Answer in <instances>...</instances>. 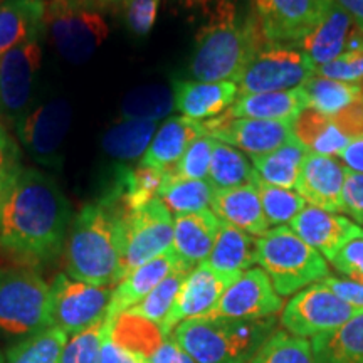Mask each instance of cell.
<instances>
[{
    "instance_id": "603a6c76",
    "label": "cell",
    "mask_w": 363,
    "mask_h": 363,
    "mask_svg": "<svg viewBox=\"0 0 363 363\" xmlns=\"http://www.w3.org/2000/svg\"><path fill=\"white\" fill-rule=\"evenodd\" d=\"M211 211L222 222L238 227L252 238H261L269 230L256 184L233 189H216Z\"/></svg>"
},
{
    "instance_id": "f907efd6",
    "label": "cell",
    "mask_w": 363,
    "mask_h": 363,
    "mask_svg": "<svg viewBox=\"0 0 363 363\" xmlns=\"http://www.w3.org/2000/svg\"><path fill=\"white\" fill-rule=\"evenodd\" d=\"M331 120H333L337 128L348 140H355L363 136V94H360L350 106L337 113Z\"/></svg>"
},
{
    "instance_id": "bcb514c9",
    "label": "cell",
    "mask_w": 363,
    "mask_h": 363,
    "mask_svg": "<svg viewBox=\"0 0 363 363\" xmlns=\"http://www.w3.org/2000/svg\"><path fill=\"white\" fill-rule=\"evenodd\" d=\"M316 74L343 83H360L363 81V51L343 52L328 65L318 66Z\"/></svg>"
},
{
    "instance_id": "d4e9b609",
    "label": "cell",
    "mask_w": 363,
    "mask_h": 363,
    "mask_svg": "<svg viewBox=\"0 0 363 363\" xmlns=\"http://www.w3.org/2000/svg\"><path fill=\"white\" fill-rule=\"evenodd\" d=\"M44 17V0H0V54L39 39Z\"/></svg>"
},
{
    "instance_id": "8d00e7d4",
    "label": "cell",
    "mask_w": 363,
    "mask_h": 363,
    "mask_svg": "<svg viewBox=\"0 0 363 363\" xmlns=\"http://www.w3.org/2000/svg\"><path fill=\"white\" fill-rule=\"evenodd\" d=\"M308 98V108L333 118L362 94L360 83H343L315 74L301 86Z\"/></svg>"
},
{
    "instance_id": "f1b7e54d",
    "label": "cell",
    "mask_w": 363,
    "mask_h": 363,
    "mask_svg": "<svg viewBox=\"0 0 363 363\" xmlns=\"http://www.w3.org/2000/svg\"><path fill=\"white\" fill-rule=\"evenodd\" d=\"M113 343L142 363H148L167 338L162 328L152 321L136 316L133 313H121L111 323Z\"/></svg>"
},
{
    "instance_id": "9a60e30c",
    "label": "cell",
    "mask_w": 363,
    "mask_h": 363,
    "mask_svg": "<svg viewBox=\"0 0 363 363\" xmlns=\"http://www.w3.org/2000/svg\"><path fill=\"white\" fill-rule=\"evenodd\" d=\"M203 133L217 142L242 150L251 157H261L283 147L294 138L293 125L284 121L252 120V118H234L229 111L207 120Z\"/></svg>"
},
{
    "instance_id": "e575fe53",
    "label": "cell",
    "mask_w": 363,
    "mask_h": 363,
    "mask_svg": "<svg viewBox=\"0 0 363 363\" xmlns=\"http://www.w3.org/2000/svg\"><path fill=\"white\" fill-rule=\"evenodd\" d=\"M175 110L174 89L165 84H147L131 89L123 98L120 115L123 120L160 121Z\"/></svg>"
},
{
    "instance_id": "f35d334b",
    "label": "cell",
    "mask_w": 363,
    "mask_h": 363,
    "mask_svg": "<svg viewBox=\"0 0 363 363\" xmlns=\"http://www.w3.org/2000/svg\"><path fill=\"white\" fill-rule=\"evenodd\" d=\"M67 335L56 326L29 335L7 352L6 363H59Z\"/></svg>"
},
{
    "instance_id": "c3c4849f",
    "label": "cell",
    "mask_w": 363,
    "mask_h": 363,
    "mask_svg": "<svg viewBox=\"0 0 363 363\" xmlns=\"http://www.w3.org/2000/svg\"><path fill=\"white\" fill-rule=\"evenodd\" d=\"M335 269L350 281L363 283V238L353 239L331 259Z\"/></svg>"
},
{
    "instance_id": "ffe728a7",
    "label": "cell",
    "mask_w": 363,
    "mask_h": 363,
    "mask_svg": "<svg viewBox=\"0 0 363 363\" xmlns=\"http://www.w3.org/2000/svg\"><path fill=\"white\" fill-rule=\"evenodd\" d=\"M353 27H355V21L352 19L350 13L345 12L335 0H331L321 19L305 35L299 45L315 67L328 65L333 59L347 52Z\"/></svg>"
},
{
    "instance_id": "11a10c76",
    "label": "cell",
    "mask_w": 363,
    "mask_h": 363,
    "mask_svg": "<svg viewBox=\"0 0 363 363\" xmlns=\"http://www.w3.org/2000/svg\"><path fill=\"white\" fill-rule=\"evenodd\" d=\"M110 331H108L106 337L103 340L99 363H142L140 360H136L135 357H131L130 353H126L123 348H120L118 345L113 343Z\"/></svg>"
},
{
    "instance_id": "ba28073f",
    "label": "cell",
    "mask_w": 363,
    "mask_h": 363,
    "mask_svg": "<svg viewBox=\"0 0 363 363\" xmlns=\"http://www.w3.org/2000/svg\"><path fill=\"white\" fill-rule=\"evenodd\" d=\"M316 74V67L293 45L267 43L240 72L238 96L301 88Z\"/></svg>"
},
{
    "instance_id": "836d02e7",
    "label": "cell",
    "mask_w": 363,
    "mask_h": 363,
    "mask_svg": "<svg viewBox=\"0 0 363 363\" xmlns=\"http://www.w3.org/2000/svg\"><path fill=\"white\" fill-rule=\"evenodd\" d=\"M158 130V121L121 120L103 135L101 147L108 157L135 162L147 152Z\"/></svg>"
},
{
    "instance_id": "2e32d148",
    "label": "cell",
    "mask_w": 363,
    "mask_h": 363,
    "mask_svg": "<svg viewBox=\"0 0 363 363\" xmlns=\"http://www.w3.org/2000/svg\"><path fill=\"white\" fill-rule=\"evenodd\" d=\"M283 308V298L272 288L271 279L259 267H251L238 276L222 294L214 310L201 318L227 320H262Z\"/></svg>"
},
{
    "instance_id": "680465c9",
    "label": "cell",
    "mask_w": 363,
    "mask_h": 363,
    "mask_svg": "<svg viewBox=\"0 0 363 363\" xmlns=\"http://www.w3.org/2000/svg\"><path fill=\"white\" fill-rule=\"evenodd\" d=\"M78 2L84 4V6L93 7V9H104V7H111V6H118V4H123L125 0H78Z\"/></svg>"
},
{
    "instance_id": "681fc988",
    "label": "cell",
    "mask_w": 363,
    "mask_h": 363,
    "mask_svg": "<svg viewBox=\"0 0 363 363\" xmlns=\"http://www.w3.org/2000/svg\"><path fill=\"white\" fill-rule=\"evenodd\" d=\"M343 212L363 224V174L347 170L343 185Z\"/></svg>"
},
{
    "instance_id": "ab89813d",
    "label": "cell",
    "mask_w": 363,
    "mask_h": 363,
    "mask_svg": "<svg viewBox=\"0 0 363 363\" xmlns=\"http://www.w3.org/2000/svg\"><path fill=\"white\" fill-rule=\"evenodd\" d=\"M190 271H192V267L185 264L177 267V269L172 271L147 298L142 299L138 305L130 308L128 313H133L136 316H142L145 320L160 326L163 321H165L167 315L170 313L172 306H174L177 294L180 291V286L184 283V279L187 278Z\"/></svg>"
},
{
    "instance_id": "484cf974",
    "label": "cell",
    "mask_w": 363,
    "mask_h": 363,
    "mask_svg": "<svg viewBox=\"0 0 363 363\" xmlns=\"http://www.w3.org/2000/svg\"><path fill=\"white\" fill-rule=\"evenodd\" d=\"M203 135L206 133L201 121L185 116H172L157 130L140 163L169 172L180 160L190 143Z\"/></svg>"
},
{
    "instance_id": "94428289",
    "label": "cell",
    "mask_w": 363,
    "mask_h": 363,
    "mask_svg": "<svg viewBox=\"0 0 363 363\" xmlns=\"http://www.w3.org/2000/svg\"><path fill=\"white\" fill-rule=\"evenodd\" d=\"M360 88H362V94H363V81H360Z\"/></svg>"
},
{
    "instance_id": "6da1fadb",
    "label": "cell",
    "mask_w": 363,
    "mask_h": 363,
    "mask_svg": "<svg viewBox=\"0 0 363 363\" xmlns=\"http://www.w3.org/2000/svg\"><path fill=\"white\" fill-rule=\"evenodd\" d=\"M69 224V201L44 172L22 169L0 195V246L22 259H54L65 247Z\"/></svg>"
},
{
    "instance_id": "60d3db41",
    "label": "cell",
    "mask_w": 363,
    "mask_h": 363,
    "mask_svg": "<svg viewBox=\"0 0 363 363\" xmlns=\"http://www.w3.org/2000/svg\"><path fill=\"white\" fill-rule=\"evenodd\" d=\"M249 363H315V357L308 340L274 331Z\"/></svg>"
},
{
    "instance_id": "6f0895ef",
    "label": "cell",
    "mask_w": 363,
    "mask_h": 363,
    "mask_svg": "<svg viewBox=\"0 0 363 363\" xmlns=\"http://www.w3.org/2000/svg\"><path fill=\"white\" fill-rule=\"evenodd\" d=\"M347 51H363V27L357 26L353 27V33L348 40Z\"/></svg>"
},
{
    "instance_id": "ee69618b",
    "label": "cell",
    "mask_w": 363,
    "mask_h": 363,
    "mask_svg": "<svg viewBox=\"0 0 363 363\" xmlns=\"http://www.w3.org/2000/svg\"><path fill=\"white\" fill-rule=\"evenodd\" d=\"M212 148H214V138L211 136L203 135L194 140L180 160L167 172L169 180H207Z\"/></svg>"
},
{
    "instance_id": "ac0fdd59",
    "label": "cell",
    "mask_w": 363,
    "mask_h": 363,
    "mask_svg": "<svg viewBox=\"0 0 363 363\" xmlns=\"http://www.w3.org/2000/svg\"><path fill=\"white\" fill-rule=\"evenodd\" d=\"M289 229L330 262L350 240L363 238L357 222L313 206L303 208L289 222Z\"/></svg>"
},
{
    "instance_id": "7bdbcfd3",
    "label": "cell",
    "mask_w": 363,
    "mask_h": 363,
    "mask_svg": "<svg viewBox=\"0 0 363 363\" xmlns=\"http://www.w3.org/2000/svg\"><path fill=\"white\" fill-rule=\"evenodd\" d=\"M111 323L113 318L106 315L89 328L67 337L59 363H99L103 340L111 330Z\"/></svg>"
},
{
    "instance_id": "b9f144b4",
    "label": "cell",
    "mask_w": 363,
    "mask_h": 363,
    "mask_svg": "<svg viewBox=\"0 0 363 363\" xmlns=\"http://www.w3.org/2000/svg\"><path fill=\"white\" fill-rule=\"evenodd\" d=\"M256 187L269 227L289 224L306 207V201L296 190L274 187L261 180H256Z\"/></svg>"
},
{
    "instance_id": "8992f818",
    "label": "cell",
    "mask_w": 363,
    "mask_h": 363,
    "mask_svg": "<svg viewBox=\"0 0 363 363\" xmlns=\"http://www.w3.org/2000/svg\"><path fill=\"white\" fill-rule=\"evenodd\" d=\"M51 326V286L29 269H0V333L29 337Z\"/></svg>"
},
{
    "instance_id": "7dc6e473",
    "label": "cell",
    "mask_w": 363,
    "mask_h": 363,
    "mask_svg": "<svg viewBox=\"0 0 363 363\" xmlns=\"http://www.w3.org/2000/svg\"><path fill=\"white\" fill-rule=\"evenodd\" d=\"M21 172V150L7 130L0 126V195L11 187Z\"/></svg>"
},
{
    "instance_id": "4316f807",
    "label": "cell",
    "mask_w": 363,
    "mask_h": 363,
    "mask_svg": "<svg viewBox=\"0 0 363 363\" xmlns=\"http://www.w3.org/2000/svg\"><path fill=\"white\" fill-rule=\"evenodd\" d=\"M308 108V98L303 88L274 91V93H257L247 96H238L229 115L234 118H252V120L284 121L294 123V120Z\"/></svg>"
},
{
    "instance_id": "74e56055",
    "label": "cell",
    "mask_w": 363,
    "mask_h": 363,
    "mask_svg": "<svg viewBox=\"0 0 363 363\" xmlns=\"http://www.w3.org/2000/svg\"><path fill=\"white\" fill-rule=\"evenodd\" d=\"M216 187L208 180H169L167 179L158 201L169 208L170 214L184 216L201 212L211 207Z\"/></svg>"
},
{
    "instance_id": "7c38bea8",
    "label": "cell",
    "mask_w": 363,
    "mask_h": 363,
    "mask_svg": "<svg viewBox=\"0 0 363 363\" xmlns=\"http://www.w3.org/2000/svg\"><path fill=\"white\" fill-rule=\"evenodd\" d=\"M174 244V219L158 199H153L126 217L123 278L172 249Z\"/></svg>"
},
{
    "instance_id": "30bf717a",
    "label": "cell",
    "mask_w": 363,
    "mask_h": 363,
    "mask_svg": "<svg viewBox=\"0 0 363 363\" xmlns=\"http://www.w3.org/2000/svg\"><path fill=\"white\" fill-rule=\"evenodd\" d=\"M113 288L94 286L57 274L51 284V326L67 337L89 328L108 315Z\"/></svg>"
},
{
    "instance_id": "9f6ffc18",
    "label": "cell",
    "mask_w": 363,
    "mask_h": 363,
    "mask_svg": "<svg viewBox=\"0 0 363 363\" xmlns=\"http://www.w3.org/2000/svg\"><path fill=\"white\" fill-rule=\"evenodd\" d=\"M345 12L350 13L357 26L363 27V0H335Z\"/></svg>"
},
{
    "instance_id": "7a4b0ae2",
    "label": "cell",
    "mask_w": 363,
    "mask_h": 363,
    "mask_svg": "<svg viewBox=\"0 0 363 363\" xmlns=\"http://www.w3.org/2000/svg\"><path fill=\"white\" fill-rule=\"evenodd\" d=\"M128 214L120 199L108 195L81 208L66 238L67 276L104 288L123 279Z\"/></svg>"
},
{
    "instance_id": "e0dca14e",
    "label": "cell",
    "mask_w": 363,
    "mask_h": 363,
    "mask_svg": "<svg viewBox=\"0 0 363 363\" xmlns=\"http://www.w3.org/2000/svg\"><path fill=\"white\" fill-rule=\"evenodd\" d=\"M238 276L222 274L208 267L206 262L195 266L182 283L174 306L160 325L163 335L170 337L182 321L194 320V318L206 316L207 313H211L225 289Z\"/></svg>"
},
{
    "instance_id": "4dcf8cb0",
    "label": "cell",
    "mask_w": 363,
    "mask_h": 363,
    "mask_svg": "<svg viewBox=\"0 0 363 363\" xmlns=\"http://www.w3.org/2000/svg\"><path fill=\"white\" fill-rule=\"evenodd\" d=\"M315 363H363V311L338 330L311 340Z\"/></svg>"
},
{
    "instance_id": "3957f363",
    "label": "cell",
    "mask_w": 363,
    "mask_h": 363,
    "mask_svg": "<svg viewBox=\"0 0 363 363\" xmlns=\"http://www.w3.org/2000/svg\"><path fill=\"white\" fill-rule=\"evenodd\" d=\"M207 21L195 35L189 72L194 81H238L249 61L267 44L254 16L239 21L233 0H206Z\"/></svg>"
},
{
    "instance_id": "9c48e42d",
    "label": "cell",
    "mask_w": 363,
    "mask_h": 363,
    "mask_svg": "<svg viewBox=\"0 0 363 363\" xmlns=\"http://www.w3.org/2000/svg\"><path fill=\"white\" fill-rule=\"evenodd\" d=\"M358 313L362 311L340 299L325 284L316 283L289 299L281 315V323L288 333L306 340L338 330Z\"/></svg>"
},
{
    "instance_id": "44dd1931",
    "label": "cell",
    "mask_w": 363,
    "mask_h": 363,
    "mask_svg": "<svg viewBox=\"0 0 363 363\" xmlns=\"http://www.w3.org/2000/svg\"><path fill=\"white\" fill-rule=\"evenodd\" d=\"M175 110L185 118L202 121L225 113L238 99V84L234 81H175Z\"/></svg>"
},
{
    "instance_id": "277c9868",
    "label": "cell",
    "mask_w": 363,
    "mask_h": 363,
    "mask_svg": "<svg viewBox=\"0 0 363 363\" xmlns=\"http://www.w3.org/2000/svg\"><path fill=\"white\" fill-rule=\"evenodd\" d=\"M276 331V318H194L170 335L195 363H249Z\"/></svg>"
},
{
    "instance_id": "cb8c5ba5",
    "label": "cell",
    "mask_w": 363,
    "mask_h": 363,
    "mask_svg": "<svg viewBox=\"0 0 363 363\" xmlns=\"http://www.w3.org/2000/svg\"><path fill=\"white\" fill-rule=\"evenodd\" d=\"M220 219L211 208L174 219V251L190 267L202 264L211 254L219 234Z\"/></svg>"
},
{
    "instance_id": "d6986e66",
    "label": "cell",
    "mask_w": 363,
    "mask_h": 363,
    "mask_svg": "<svg viewBox=\"0 0 363 363\" xmlns=\"http://www.w3.org/2000/svg\"><path fill=\"white\" fill-rule=\"evenodd\" d=\"M345 174L347 169L337 158L308 153L294 190L310 206L340 214L343 212Z\"/></svg>"
},
{
    "instance_id": "5b68a950",
    "label": "cell",
    "mask_w": 363,
    "mask_h": 363,
    "mask_svg": "<svg viewBox=\"0 0 363 363\" xmlns=\"http://www.w3.org/2000/svg\"><path fill=\"white\" fill-rule=\"evenodd\" d=\"M256 257L281 298L330 276L325 257L286 225L269 229L256 239Z\"/></svg>"
},
{
    "instance_id": "5bb4252c",
    "label": "cell",
    "mask_w": 363,
    "mask_h": 363,
    "mask_svg": "<svg viewBox=\"0 0 363 363\" xmlns=\"http://www.w3.org/2000/svg\"><path fill=\"white\" fill-rule=\"evenodd\" d=\"M331 0H252L254 17L269 44L296 45L305 39Z\"/></svg>"
},
{
    "instance_id": "816d5d0a",
    "label": "cell",
    "mask_w": 363,
    "mask_h": 363,
    "mask_svg": "<svg viewBox=\"0 0 363 363\" xmlns=\"http://www.w3.org/2000/svg\"><path fill=\"white\" fill-rule=\"evenodd\" d=\"M326 288L331 289L340 299L345 303L357 308V310L363 311V283H355V281L335 278V276H328L323 281H320Z\"/></svg>"
},
{
    "instance_id": "8fae6325",
    "label": "cell",
    "mask_w": 363,
    "mask_h": 363,
    "mask_svg": "<svg viewBox=\"0 0 363 363\" xmlns=\"http://www.w3.org/2000/svg\"><path fill=\"white\" fill-rule=\"evenodd\" d=\"M71 120V104L66 99H51L22 115L16 123V131L35 162L56 167L61 162V148L69 133Z\"/></svg>"
},
{
    "instance_id": "f5cc1de1",
    "label": "cell",
    "mask_w": 363,
    "mask_h": 363,
    "mask_svg": "<svg viewBox=\"0 0 363 363\" xmlns=\"http://www.w3.org/2000/svg\"><path fill=\"white\" fill-rule=\"evenodd\" d=\"M148 363H195L192 358L189 357V353H185L182 348L177 345L174 338H167L165 342L158 350L153 353V357L150 358Z\"/></svg>"
},
{
    "instance_id": "1f68e13d",
    "label": "cell",
    "mask_w": 363,
    "mask_h": 363,
    "mask_svg": "<svg viewBox=\"0 0 363 363\" xmlns=\"http://www.w3.org/2000/svg\"><path fill=\"white\" fill-rule=\"evenodd\" d=\"M308 152L296 138L286 142L283 147L261 157H252V167L257 180L281 189H296L299 174Z\"/></svg>"
},
{
    "instance_id": "4fadbf2b",
    "label": "cell",
    "mask_w": 363,
    "mask_h": 363,
    "mask_svg": "<svg viewBox=\"0 0 363 363\" xmlns=\"http://www.w3.org/2000/svg\"><path fill=\"white\" fill-rule=\"evenodd\" d=\"M40 61L39 39L0 54V115L13 125L30 110Z\"/></svg>"
},
{
    "instance_id": "83f0119b",
    "label": "cell",
    "mask_w": 363,
    "mask_h": 363,
    "mask_svg": "<svg viewBox=\"0 0 363 363\" xmlns=\"http://www.w3.org/2000/svg\"><path fill=\"white\" fill-rule=\"evenodd\" d=\"M203 262L222 274H242L257 262L256 239L238 227L220 220L214 247Z\"/></svg>"
},
{
    "instance_id": "db71d44e",
    "label": "cell",
    "mask_w": 363,
    "mask_h": 363,
    "mask_svg": "<svg viewBox=\"0 0 363 363\" xmlns=\"http://www.w3.org/2000/svg\"><path fill=\"white\" fill-rule=\"evenodd\" d=\"M343 167L350 172L363 174V136L355 140H350L338 155Z\"/></svg>"
},
{
    "instance_id": "f6af8a7d",
    "label": "cell",
    "mask_w": 363,
    "mask_h": 363,
    "mask_svg": "<svg viewBox=\"0 0 363 363\" xmlns=\"http://www.w3.org/2000/svg\"><path fill=\"white\" fill-rule=\"evenodd\" d=\"M160 0H125L123 21L125 26L133 35L145 38L153 29L158 13Z\"/></svg>"
},
{
    "instance_id": "52a82bcc",
    "label": "cell",
    "mask_w": 363,
    "mask_h": 363,
    "mask_svg": "<svg viewBox=\"0 0 363 363\" xmlns=\"http://www.w3.org/2000/svg\"><path fill=\"white\" fill-rule=\"evenodd\" d=\"M44 24L62 59L83 65L108 38V24L98 9L78 0H51L45 6Z\"/></svg>"
},
{
    "instance_id": "f546056e",
    "label": "cell",
    "mask_w": 363,
    "mask_h": 363,
    "mask_svg": "<svg viewBox=\"0 0 363 363\" xmlns=\"http://www.w3.org/2000/svg\"><path fill=\"white\" fill-rule=\"evenodd\" d=\"M169 174L138 163L135 169H121L106 195L120 199L128 212H135L158 197Z\"/></svg>"
},
{
    "instance_id": "d6a6232c",
    "label": "cell",
    "mask_w": 363,
    "mask_h": 363,
    "mask_svg": "<svg viewBox=\"0 0 363 363\" xmlns=\"http://www.w3.org/2000/svg\"><path fill=\"white\" fill-rule=\"evenodd\" d=\"M293 135L308 153L338 157L350 140L337 128L330 116L306 108L293 123Z\"/></svg>"
},
{
    "instance_id": "7402d4cb",
    "label": "cell",
    "mask_w": 363,
    "mask_h": 363,
    "mask_svg": "<svg viewBox=\"0 0 363 363\" xmlns=\"http://www.w3.org/2000/svg\"><path fill=\"white\" fill-rule=\"evenodd\" d=\"M182 264H185V262H182L179 259L174 247H172L167 252H163L162 256L145 262L143 266L136 267L135 271L126 274L125 278L113 288V296L110 308H108V316L115 320L118 315L128 311L130 308H133L135 305H138V303L147 298L172 271H175L177 267Z\"/></svg>"
},
{
    "instance_id": "d590c367",
    "label": "cell",
    "mask_w": 363,
    "mask_h": 363,
    "mask_svg": "<svg viewBox=\"0 0 363 363\" xmlns=\"http://www.w3.org/2000/svg\"><path fill=\"white\" fill-rule=\"evenodd\" d=\"M207 180L216 189H233L240 187V185L256 184L257 175L242 152L230 147V145L214 140Z\"/></svg>"
},
{
    "instance_id": "91938a15",
    "label": "cell",
    "mask_w": 363,
    "mask_h": 363,
    "mask_svg": "<svg viewBox=\"0 0 363 363\" xmlns=\"http://www.w3.org/2000/svg\"><path fill=\"white\" fill-rule=\"evenodd\" d=\"M0 363H6V358H4V355H2V352H0Z\"/></svg>"
}]
</instances>
